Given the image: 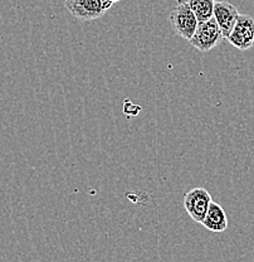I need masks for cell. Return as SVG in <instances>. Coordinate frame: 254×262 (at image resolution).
Listing matches in <instances>:
<instances>
[{"label":"cell","instance_id":"obj_4","mask_svg":"<svg viewBox=\"0 0 254 262\" xmlns=\"http://www.w3.org/2000/svg\"><path fill=\"white\" fill-rule=\"evenodd\" d=\"M232 46L239 51H248L254 46V18L247 14H239L233 31L226 38Z\"/></svg>","mask_w":254,"mask_h":262},{"label":"cell","instance_id":"obj_2","mask_svg":"<svg viewBox=\"0 0 254 262\" xmlns=\"http://www.w3.org/2000/svg\"><path fill=\"white\" fill-rule=\"evenodd\" d=\"M113 3L110 0H65V8L75 18L95 20L101 18Z\"/></svg>","mask_w":254,"mask_h":262},{"label":"cell","instance_id":"obj_1","mask_svg":"<svg viewBox=\"0 0 254 262\" xmlns=\"http://www.w3.org/2000/svg\"><path fill=\"white\" fill-rule=\"evenodd\" d=\"M223 39V33L220 31L217 20L213 16L209 20L199 21L196 31L189 42L198 51L209 52L217 46H219Z\"/></svg>","mask_w":254,"mask_h":262},{"label":"cell","instance_id":"obj_8","mask_svg":"<svg viewBox=\"0 0 254 262\" xmlns=\"http://www.w3.org/2000/svg\"><path fill=\"white\" fill-rule=\"evenodd\" d=\"M188 4L198 21H205L213 18L215 0H188Z\"/></svg>","mask_w":254,"mask_h":262},{"label":"cell","instance_id":"obj_9","mask_svg":"<svg viewBox=\"0 0 254 262\" xmlns=\"http://www.w3.org/2000/svg\"><path fill=\"white\" fill-rule=\"evenodd\" d=\"M111 3H117V2H120V0H110Z\"/></svg>","mask_w":254,"mask_h":262},{"label":"cell","instance_id":"obj_3","mask_svg":"<svg viewBox=\"0 0 254 262\" xmlns=\"http://www.w3.org/2000/svg\"><path fill=\"white\" fill-rule=\"evenodd\" d=\"M170 21L175 33L187 40L191 39L199 23L188 2L179 3L174 8L170 14Z\"/></svg>","mask_w":254,"mask_h":262},{"label":"cell","instance_id":"obj_6","mask_svg":"<svg viewBox=\"0 0 254 262\" xmlns=\"http://www.w3.org/2000/svg\"><path fill=\"white\" fill-rule=\"evenodd\" d=\"M213 16L217 20L218 26H219L220 31L223 33V37L226 39L237 23V19L239 16L238 9L230 3L223 2V0H215Z\"/></svg>","mask_w":254,"mask_h":262},{"label":"cell","instance_id":"obj_7","mask_svg":"<svg viewBox=\"0 0 254 262\" xmlns=\"http://www.w3.org/2000/svg\"><path fill=\"white\" fill-rule=\"evenodd\" d=\"M201 225L212 232L225 231L228 228V218H226L223 207L218 204L217 202L212 201Z\"/></svg>","mask_w":254,"mask_h":262},{"label":"cell","instance_id":"obj_5","mask_svg":"<svg viewBox=\"0 0 254 262\" xmlns=\"http://www.w3.org/2000/svg\"><path fill=\"white\" fill-rule=\"evenodd\" d=\"M212 201V195L205 188H194L184 196V208L195 222L203 223Z\"/></svg>","mask_w":254,"mask_h":262}]
</instances>
